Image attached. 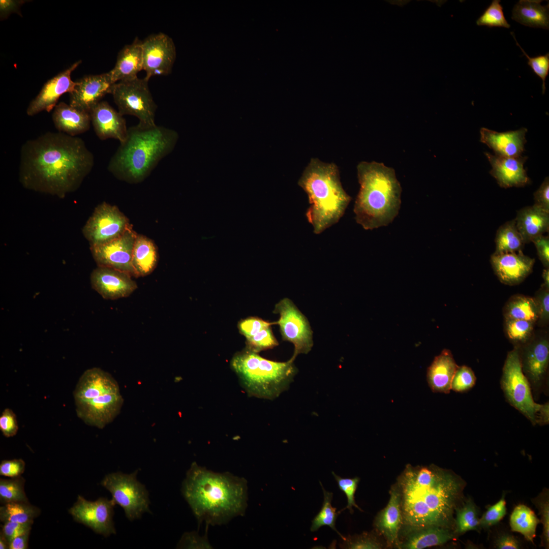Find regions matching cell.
<instances>
[{
  "mask_svg": "<svg viewBox=\"0 0 549 549\" xmlns=\"http://www.w3.org/2000/svg\"><path fill=\"white\" fill-rule=\"evenodd\" d=\"M514 219L525 244L548 231L549 212L535 204L517 211Z\"/></svg>",
  "mask_w": 549,
  "mask_h": 549,
  "instance_id": "28",
  "label": "cell"
},
{
  "mask_svg": "<svg viewBox=\"0 0 549 549\" xmlns=\"http://www.w3.org/2000/svg\"><path fill=\"white\" fill-rule=\"evenodd\" d=\"M178 138L177 133L156 126L128 129L126 140L111 157L108 170L116 178L130 184L144 181L159 162L170 154Z\"/></svg>",
  "mask_w": 549,
  "mask_h": 549,
  "instance_id": "4",
  "label": "cell"
},
{
  "mask_svg": "<svg viewBox=\"0 0 549 549\" xmlns=\"http://www.w3.org/2000/svg\"><path fill=\"white\" fill-rule=\"evenodd\" d=\"M73 396L77 416L99 429L114 420L124 403L117 381L109 373L96 367L83 372Z\"/></svg>",
  "mask_w": 549,
  "mask_h": 549,
  "instance_id": "7",
  "label": "cell"
},
{
  "mask_svg": "<svg viewBox=\"0 0 549 549\" xmlns=\"http://www.w3.org/2000/svg\"><path fill=\"white\" fill-rule=\"evenodd\" d=\"M332 474L337 482L339 489L345 493L347 499V505L342 510L345 509H348L350 512L352 513L353 512L352 507H354L359 510L362 511L359 507L356 504L354 497L355 493L359 482V478L357 477L352 478H342L336 474L334 472H332ZM342 510H341L340 511V512Z\"/></svg>",
  "mask_w": 549,
  "mask_h": 549,
  "instance_id": "47",
  "label": "cell"
},
{
  "mask_svg": "<svg viewBox=\"0 0 549 549\" xmlns=\"http://www.w3.org/2000/svg\"><path fill=\"white\" fill-rule=\"evenodd\" d=\"M396 485L401 496L403 525L410 532L431 527L453 531L454 511L465 486L461 478L436 466L408 465Z\"/></svg>",
  "mask_w": 549,
  "mask_h": 549,
  "instance_id": "2",
  "label": "cell"
},
{
  "mask_svg": "<svg viewBox=\"0 0 549 549\" xmlns=\"http://www.w3.org/2000/svg\"><path fill=\"white\" fill-rule=\"evenodd\" d=\"M360 189L353 208L365 230L386 226L399 214L402 189L393 168L382 163L362 161L357 166Z\"/></svg>",
  "mask_w": 549,
  "mask_h": 549,
  "instance_id": "5",
  "label": "cell"
},
{
  "mask_svg": "<svg viewBox=\"0 0 549 549\" xmlns=\"http://www.w3.org/2000/svg\"><path fill=\"white\" fill-rule=\"evenodd\" d=\"M501 385L507 401L532 424L548 423V403L539 404L535 402L530 384L522 371L517 347L507 354L503 368Z\"/></svg>",
  "mask_w": 549,
  "mask_h": 549,
  "instance_id": "9",
  "label": "cell"
},
{
  "mask_svg": "<svg viewBox=\"0 0 549 549\" xmlns=\"http://www.w3.org/2000/svg\"><path fill=\"white\" fill-rule=\"evenodd\" d=\"M143 70L142 41L136 38L133 42L125 45L118 53L115 65L108 72L112 81L116 83L137 78Z\"/></svg>",
  "mask_w": 549,
  "mask_h": 549,
  "instance_id": "26",
  "label": "cell"
},
{
  "mask_svg": "<svg viewBox=\"0 0 549 549\" xmlns=\"http://www.w3.org/2000/svg\"><path fill=\"white\" fill-rule=\"evenodd\" d=\"M492 166L490 174L502 188L523 187L530 182L524 165L526 157L507 158L485 153Z\"/></svg>",
  "mask_w": 549,
  "mask_h": 549,
  "instance_id": "23",
  "label": "cell"
},
{
  "mask_svg": "<svg viewBox=\"0 0 549 549\" xmlns=\"http://www.w3.org/2000/svg\"><path fill=\"white\" fill-rule=\"evenodd\" d=\"M22 3V1L1 0V18H6L11 13L17 10Z\"/></svg>",
  "mask_w": 549,
  "mask_h": 549,
  "instance_id": "58",
  "label": "cell"
},
{
  "mask_svg": "<svg viewBox=\"0 0 549 549\" xmlns=\"http://www.w3.org/2000/svg\"><path fill=\"white\" fill-rule=\"evenodd\" d=\"M52 117L54 126L58 132L72 136L86 132L90 126L89 113L79 110L63 102L54 107Z\"/></svg>",
  "mask_w": 549,
  "mask_h": 549,
  "instance_id": "27",
  "label": "cell"
},
{
  "mask_svg": "<svg viewBox=\"0 0 549 549\" xmlns=\"http://www.w3.org/2000/svg\"><path fill=\"white\" fill-rule=\"evenodd\" d=\"M143 70L149 81L155 76L169 74L176 57V50L172 39L167 35L159 33L151 34L142 41Z\"/></svg>",
  "mask_w": 549,
  "mask_h": 549,
  "instance_id": "15",
  "label": "cell"
},
{
  "mask_svg": "<svg viewBox=\"0 0 549 549\" xmlns=\"http://www.w3.org/2000/svg\"><path fill=\"white\" fill-rule=\"evenodd\" d=\"M78 60L68 69L48 80L43 85L39 94L29 103L26 113L33 116L42 111L49 112L57 105L56 103L63 94L72 93L76 85L71 77V73L80 64Z\"/></svg>",
  "mask_w": 549,
  "mask_h": 549,
  "instance_id": "20",
  "label": "cell"
},
{
  "mask_svg": "<svg viewBox=\"0 0 549 549\" xmlns=\"http://www.w3.org/2000/svg\"><path fill=\"white\" fill-rule=\"evenodd\" d=\"M271 326L266 327L254 336L246 339L247 348L258 353L273 348L279 345Z\"/></svg>",
  "mask_w": 549,
  "mask_h": 549,
  "instance_id": "42",
  "label": "cell"
},
{
  "mask_svg": "<svg viewBox=\"0 0 549 549\" xmlns=\"http://www.w3.org/2000/svg\"><path fill=\"white\" fill-rule=\"evenodd\" d=\"M137 233L132 227L118 238L95 247H90L92 257L97 266L112 268L135 277L132 256Z\"/></svg>",
  "mask_w": 549,
  "mask_h": 549,
  "instance_id": "17",
  "label": "cell"
},
{
  "mask_svg": "<svg viewBox=\"0 0 549 549\" xmlns=\"http://www.w3.org/2000/svg\"><path fill=\"white\" fill-rule=\"evenodd\" d=\"M534 323L518 319H505V329L508 338L516 343L527 342L533 330Z\"/></svg>",
  "mask_w": 549,
  "mask_h": 549,
  "instance_id": "41",
  "label": "cell"
},
{
  "mask_svg": "<svg viewBox=\"0 0 549 549\" xmlns=\"http://www.w3.org/2000/svg\"><path fill=\"white\" fill-rule=\"evenodd\" d=\"M25 466L22 459L3 461L0 464V475L10 478L20 476L24 472Z\"/></svg>",
  "mask_w": 549,
  "mask_h": 549,
  "instance_id": "53",
  "label": "cell"
},
{
  "mask_svg": "<svg viewBox=\"0 0 549 549\" xmlns=\"http://www.w3.org/2000/svg\"><path fill=\"white\" fill-rule=\"evenodd\" d=\"M495 547L499 549H517L520 548V543L513 535L503 534L496 539Z\"/></svg>",
  "mask_w": 549,
  "mask_h": 549,
  "instance_id": "57",
  "label": "cell"
},
{
  "mask_svg": "<svg viewBox=\"0 0 549 549\" xmlns=\"http://www.w3.org/2000/svg\"><path fill=\"white\" fill-rule=\"evenodd\" d=\"M453 531L449 529L431 527L410 532L406 540L400 543L399 548L421 549L443 544L454 537Z\"/></svg>",
  "mask_w": 549,
  "mask_h": 549,
  "instance_id": "32",
  "label": "cell"
},
{
  "mask_svg": "<svg viewBox=\"0 0 549 549\" xmlns=\"http://www.w3.org/2000/svg\"><path fill=\"white\" fill-rule=\"evenodd\" d=\"M29 533L18 536L12 540L9 545V549H26L28 548Z\"/></svg>",
  "mask_w": 549,
  "mask_h": 549,
  "instance_id": "59",
  "label": "cell"
},
{
  "mask_svg": "<svg viewBox=\"0 0 549 549\" xmlns=\"http://www.w3.org/2000/svg\"><path fill=\"white\" fill-rule=\"evenodd\" d=\"M307 194L310 206L306 217L319 234L337 223L351 200L340 181L338 166L312 158L298 181Z\"/></svg>",
  "mask_w": 549,
  "mask_h": 549,
  "instance_id": "6",
  "label": "cell"
},
{
  "mask_svg": "<svg viewBox=\"0 0 549 549\" xmlns=\"http://www.w3.org/2000/svg\"><path fill=\"white\" fill-rule=\"evenodd\" d=\"M533 503L539 510L541 516L540 522L543 526L541 535V544L545 548H548L549 544V501L548 494L547 490L544 491L535 498Z\"/></svg>",
  "mask_w": 549,
  "mask_h": 549,
  "instance_id": "43",
  "label": "cell"
},
{
  "mask_svg": "<svg viewBox=\"0 0 549 549\" xmlns=\"http://www.w3.org/2000/svg\"><path fill=\"white\" fill-rule=\"evenodd\" d=\"M500 1L493 0L483 14L476 20L478 26H486L489 27H510L504 16L503 7Z\"/></svg>",
  "mask_w": 549,
  "mask_h": 549,
  "instance_id": "40",
  "label": "cell"
},
{
  "mask_svg": "<svg viewBox=\"0 0 549 549\" xmlns=\"http://www.w3.org/2000/svg\"><path fill=\"white\" fill-rule=\"evenodd\" d=\"M510 33L515 41L516 45L520 47L522 52L527 57L528 65L531 67L533 72L542 80V94H544L545 90V79L549 73V53L533 57H530L518 43L514 34L512 32Z\"/></svg>",
  "mask_w": 549,
  "mask_h": 549,
  "instance_id": "45",
  "label": "cell"
},
{
  "mask_svg": "<svg viewBox=\"0 0 549 549\" xmlns=\"http://www.w3.org/2000/svg\"><path fill=\"white\" fill-rule=\"evenodd\" d=\"M540 523L534 512L528 506L519 504L510 516V526L513 532L522 534L525 539L534 543L537 525Z\"/></svg>",
  "mask_w": 549,
  "mask_h": 549,
  "instance_id": "33",
  "label": "cell"
},
{
  "mask_svg": "<svg viewBox=\"0 0 549 549\" xmlns=\"http://www.w3.org/2000/svg\"><path fill=\"white\" fill-rule=\"evenodd\" d=\"M145 77L115 83L110 94L122 115H131L137 117V125L142 128H150L157 126L155 114L157 105L155 102Z\"/></svg>",
  "mask_w": 549,
  "mask_h": 549,
  "instance_id": "10",
  "label": "cell"
},
{
  "mask_svg": "<svg viewBox=\"0 0 549 549\" xmlns=\"http://www.w3.org/2000/svg\"><path fill=\"white\" fill-rule=\"evenodd\" d=\"M320 483L323 490L324 501L321 509L312 521L311 531L315 532L322 526H327L343 538V536L336 528V521L340 511L337 512V508L331 505L333 494L326 491L320 482Z\"/></svg>",
  "mask_w": 549,
  "mask_h": 549,
  "instance_id": "38",
  "label": "cell"
},
{
  "mask_svg": "<svg viewBox=\"0 0 549 549\" xmlns=\"http://www.w3.org/2000/svg\"><path fill=\"white\" fill-rule=\"evenodd\" d=\"M181 492L198 524L221 525L243 515L248 506V482L228 472L217 473L193 462Z\"/></svg>",
  "mask_w": 549,
  "mask_h": 549,
  "instance_id": "3",
  "label": "cell"
},
{
  "mask_svg": "<svg viewBox=\"0 0 549 549\" xmlns=\"http://www.w3.org/2000/svg\"><path fill=\"white\" fill-rule=\"evenodd\" d=\"M1 533L5 537L9 543L14 538L29 533L32 523H18L11 522L3 523Z\"/></svg>",
  "mask_w": 549,
  "mask_h": 549,
  "instance_id": "52",
  "label": "cell"
},
{
  "mask_svg": "<svg viewBox=\"0 0 549 549\" xmlns=\"http://www.w3.org/2000/svg\"><path fill=\"white\" fill-rule=\"evenodd\" d=\"M129 273L105 266H97L91 272L92 288L103 298L115 300L127 297L137 288Z\"/></svg>",
  "mask_w": 549,
  "mask_h": 549,
  "instance_id": "18",
  "label": "cell"
},
{
  "mask_svg": "<svg viewBox=\"0 0 549 549\" xmlns=\"http://www.w3.org/2000/svg\"><path fill=\"white\" fill-rule=\"evenodd\" d=\"M491 263L495 273L503 284L515 285L522 282L532 271L535 260L523 253H494Z\"/></svg>",
  "mask_w": 549,
  "mask_h": 549,
  "instance_id": "21",
  "label": "cell"
},
{
  "mask_svg": "<svg viewBox=\"0 0 549 549\" xmlns=\"http://www.w3.org/2000/svg\"><path fill=\"white\" fill-rule=\"evenodd\" d=\"M505 319L527 320L535 323L539 318V311L535 298L524 295L511 297L504 309Z\"/></svg>",
  "mask_w": 549,
  "mask_h": 549,
  "instance_id": "34",
  "label": "cell"
},
{
  "mask_svg": "<svg viewBox=\"0 0 549 549\" xmlns=\"http://www.w3.org/2000/svg\"><path fill=\"white\" fill-rule=\"evenodd\" d=\"M91 122L97 136L101 140L113 138L124 142L128 129L125 119L106 101L100 102L90 113Z\"/></svg>",
  "mask_w": 549,
  "mask_h": 549,
  "instance_id": "22",
  "label": "cell"
},
{
  "mask_svg": "<svg viewBox=\"0 0 549 549\" xmlns=\"http://www.w3.org/2000/svg\"><path fill=\"white\" fill-rule=\"evenodd\" d=\"M458 367L448 350H443L435 357L427 372L428 382L432 390L435 392L449 393Z\"/></svg>",
  "mask_w": 549,
  "mask_h": 549,
  "instance_id": "29",
  "label": "cell"
},
{
  "mask_svg": "<svg viewBox=\"0 0 549 549\" xmlns=\"http://www.w3.org/2000/svg\"><path fill=\"white\" fill-rule=\"evenodd\" d=\"M230 364L249 396L270 400L288 388L297 372L291 359L270 360L247 348L234 354Z\"/></svg>",
  "mask_w": 549,
  "mask_h": 549,
  "instance_id": "8",
  "label": "cell"
},
{
  "mask_svg": "<svg viewBox=\"0 0 549 549\" xmlns=\"http://www.w3.org/2000/svg\"><path fill=\"white\" fill-rule=\"evenodd\" d=\"M273 312L280 316L274 324L279 325L283 340L294 346L290 359L294 360L299 354L310 352L314 345L313 332L308 319L294 302L284 298L275 305Z\"/></svg>",
  "mask_w": 549,
  "mask_h": 549,
  "instance_id": "13",
  "label": "cell"
},
{
  "mask_svg": "<svg viewBox=\"0 0 549 549\" xmlns=\"http://www.w3.org/2000/svg\"><path fill=\"white\" fill-rule=\"evenodd\" d=\"M0 507V520L3 523H33L40 513V509L28 502H11Z\"/></svg>",
  "mask_w": 549,
  "mask_h": 549,
  "instance_id": "36",
  "label": "cell"
},
{
  "mask_svg": "<svg viewBox=\"0 0 549 549\" xmlns=\"http://www.w3.org/2000/svg\"><path fill=\"white\" fill-rule=\"evenodd\" d=\"M158 260V248L155 242L145 235L137 234L132 256L135 277H145L151 273L156 268Z\"/></svg>",
  "mask_w": 549,
  "mask_h": 549,
  "instance_id": "30",
  "label": "cell"
},
{
  "mask_svg": "<svg viewBox=\"0 0 549 549\" xmlns=\"http://www.w3.org/2000/svg\"><path fill=\"white\" fill-rule=\"evenodd\" d=\"M535 299L538 311L540 321L546 323L549 318V288L542 285Z\"/></svg>",
  "mask_w": 549,
  "mask_h": 549,
  "instance_id": "54",
  "label": "cell"
},
{
  "mask_svg": "<svg viewBox=\"0 0 549 549\" xmlns=\"http://www.w3.org/2000/svg\"><path fill=\"white\" fill-rule=\"evenodd\" d=\"M342 539L344 541L342 547L351 549H379L382 548V545L374 539L371 535L363 534L355 537H346Z\"/></svg>",
  "mask_w": 549,
  "mask_h": 549,
  "instance_id": "48",
  "label": "cell"
},
{
  "mask_svg": "<svg viewBox=\"0 0 549 549\" xmlns=\"http://www.w3.org/2000/svg\"><path fill=\"white\" fill-rule=\"evenodd\" d=\"M9 543L5 537L1 533L0 534V548L1 549H7L9 548Z\"/></svg>",
  "mask_w": 549,
  "mask_h": 549,
  "instance_id": "61",
  "label": "cell"
},
{
  "mask_svg": "<svg viewBox=\"0 0 549 549\" xmlns=\"http://www.w3.org/2000/svg\"><path fill=\"white\" fill-rule=\"evenodd\" d=\"M137 472L138 470L130 474L120 472L109 474L101 482L130 521L140 518L145 512H150L148 493L145 486L137 480Z\"/></svg>",
  "mask_w": 549,
  "mask_h": 549,
  "instance_id": "11",
  "label": "cell"
},
{
  "mask_svg": "<svg viewBox=\"0 0 549 549\" xmlns=\"http://www.w3.org/2000/svg\"><path fill=\"white\" fill-rule=\"evenodd\" d=\"M507 511L505 495L495 504L488 507L482 517L479 518V527L488 529L499 522L506 515Z\"/></svg>",
  "mask_w": 549,
  "mask_h": 549,
  "instance_id": "46",
  "label": "cell"
},
{
  "mask_svg": "<svg viewBox=\"0 0 549 549\" xmlns=\"http://www.w3.org/2000/svg\"><path fill=\"white\" fill-rule=\"evenodd\" d=\"M534 244L538 258L545 268L549 267V237L539 236L532 241Z\"/></svg>",
  "mask_w": 549,
  "mask_h": 549,
  "instance_id": "55",
  "label": "cell"
},
{
  "mask_svg": "<svg viewBox=\"0 0 549 549\" xmlns=\"http://www.w3.org/2000/svg\"><path fill=\"white\" fill-rule=\"evenodd\" d=\"M389 493L388 503L377 515L374 525L389 545H395L399 547V531L403 525L401 496L396 485L391 487Z\"/></svg>",
  "mask_w": 549,
  "mask_h": 549,
  "instance_id": "25",
  "label": "cell"
},
{
  "mask_svg": "<svg viewBox=\"0 0 549 549\" xmlns=\"http://www.w3.org/2000/svg\"><path fill=\"white\" fill-rule=\"evenodd\" d=\"M542 278L543 280V285L547 288H549V268H545L542 272Z\"/></svg>",
  "mask_w": 549,
  "mask_h": 549,
  "instance_id": "60",
  "label": "cell"
},
{
  "mask_svg": "<svg viewBox=\"0 0 549 549\" xmlns=\"http://www.w3.org/2000/svg\"><path fill=\"white\" fill-rule=\"evenodd\" d=\"M0 430L7 438L15 436L17 432L18 426L16 415L9 408L5 409L0 416Z\"/></svg>",
  "mask_w": 549,
  "mask_h": 549,
  "instance_id": "51",
  "label": "cell"
},
{
  "mask_svg": "<svg viewBox=\"0 0 549 549\" xmlns=\"http://www.w3.org/2000/svg\"><path fill=\"white\" fill-rule=\"evenodd\" d=\"M25 480L21 476L0 479V500L5 504L11 502H28L24 486Z\"/></svg>",
  "mask_w": 549,
  "mask_h": 549,
  "instance_id": "39",
  "label": "cell"
},
{
  "mask_svg": "<svg viewBox=\"0 0 549 549\" xmlns=\"http://www.w3.org/2000/svg\"><path fill=\"white\" fill-rule=\"evenodd\" d=\"M115 504L112 499L100 498L97 501H89L78 496L69 512L76 522L107 537L116 533L113 521Z\"/></svg>",
  "mask_w": 549,
  "mask_h": 549,
  "instance_id": "14",
  "label": "cell"
},
{
  "mask_svg": "<svg viewBox=\"0 0 549 549\" xmlns=\"http://www.w3.org/2000/svg\"><path fill=\"white\" fill-rule=\"evenodd\" d=\"M476 380L474 373L470 368L458 366L452 378L451 389L458 392L467 391L474 386Z\"/></svg>",
  "mask_w": 549,
  "mask_h": 549,
  "instance_id": "44",
  "label": "cell"
},
{
  "mask_svg": "<svg viewBox=\"0 0 549 549\" xmlns=\"http://www.w3.org/2000/svg\"><path fill=\"white\" fill-rule=\"evenodd\" d=\"M76 82L74 90L70 94L69 104L89 113L104 96L110 94L115 84L108 72L85 76Z\"/></svg>",
  "mask_w": 549,
  "mask_h": 549,
  "instance_id": "19",
  "label": "cell"
},
{
  "mask_svg": "<svg viewBox=\"0 0 549 549\" xmlns=\"http://www.w3.org/2000/svg\"><path fill=\"white\" fill-rule=\"evenodd\" d=\"M535 203L539 207L549 212V179L546 177L534 194Z\"/></svg>",
  "mask_w": 549,
  "mask_h": 549,
  "instance_id": "56",
  "label": "cell"
},
{
  "mask_svg": "<svg viewBox=\"0 0 549 549\" xmlns=\"http://www.w3.org/2000/svg\"><path fill=\"white\" fill-rule=\"evenodd\" d=\"M453 533L461 535L471 530H479V518L476 505L471 498L466 500L461 507L455 508Z\"/></svg>",
  "mask_w": 549,
  "mask_h": 549,
  "instance_id": "37",
  "label": "cell"
},
{
  "mask_svg": "<svg viewBox=\"0 0 549 549\" xmlns=\"http://www.w3.org/2000/svg\"><path fill=\"white\" fill-rule=\"evenodd\" d=\"M94 164L82 139L47 132L22 146L19 179L26 189L64 198L79 189Z\"/></svg>",
  "mask_w": 549,
  "mask_h": 549,
  "instance_id": "1",
  "label": "cell"
},
{
  "mask_svg": "<svg viewBox=\"0 0 549 549\" xmlns=\"http://www.w3.org/2000/svg\"><path fill=\"white\" fill-rule=\"evenodd\" d=\"M132 227L117 206L104 201L95 208L82 232L90 247H95L118 238Z\"/></svg>",
  "mask_w": 549,
  "mask_h": 549,
  "instance_id": "12",
  "label": "cell"
},
{
  "mask_svg": "<svg viewBox=\"0 0 549 549\" xmlns=\"http://www.w3.org/2000/svg\"><path fill=\"white\" fill-rule=\"evenodd\" d=\"M207 529L204 536H200L195 532L186 533L181 538L178 546L181 548H212L207 537Z\"/></svg>",
  "mask_w": 549,
  "mask_h": 549,
  "instance_id": "50",
  "label": "cell"
},
{
  "mask_svg": "<svg viewBox=\"0 0 549 549\" xmlns=\"http://www.w3.org/2000/svg\"><path fill=\"white\" fill-rule=\"evenodd\" d=\"M527 132L526 128L498 132L482 128L480 131V141L493 150L496 156L507 158L520 157L525 150Z\"/></svg>",
  "mask_w": 549,
  "mask_h": 549,
  "instance_id": "24",
  "label": "cell"
},
{
  "mask_svg": "<svg viewBox=\"0 0 549 549\" xmlns=\"http://www.w3.org/2000/svg\"><path fill=\"white\" fill-rule=\"evenodd\" d=\"M273 324L274 323H270L258 317H250L240 321L238 328L239 332L247 339Z\"/></svg>",
  "mask_w": 549,
  "mask_h": 549,
  "instance_id": "49",
  "label": "cell"
},
{
  "mask_svg": "<svg viewBox=\"0 0 549 549\" xmlns=\"http://www.w3.org/2000/svg\"><path fill=\"white\" fill-rule=\"evenodd\" d=\"M495 241V253L522 251L525 244L516 227L515 219L509 221L499 227L496 232Z\"/></svg>",
  "mask_w": 549,
  "mask_h": 549,
  "instance_id": "35",
  "label": "cell"
},
{
  "mask_svg": "<svg viewBox=\"0 0 549 549\" xmlns=\"http://www.w3.org/2000/svg\"><path fill=\"white\" fill-rule=\"evenodd\" d=\"M542 1L520 0L514 6L512 19L529 27L549 29L548 3L541 5Z\"/></svg>",
  "mask_w": 549,
  "mask_h": 549,
  "instance_id": "31",
  "label": "cell"
},
{
  "mask_svg": "<svg viewBox=\"0 0 549 549\" xmlns=\"http://www.w3.org/2000/svg\"><path fill=\"white\" fill-rule=\"evenodd\" d=\"M522 371L527 378L533 396H538L548 388L549 343L546 339H539L528 345L521 352Z\"/></svg>",
  "mask_w": 549,
  "mask_h": 549,
  "instance_id": "16",
  "label": "cell"
}]
</instances>
